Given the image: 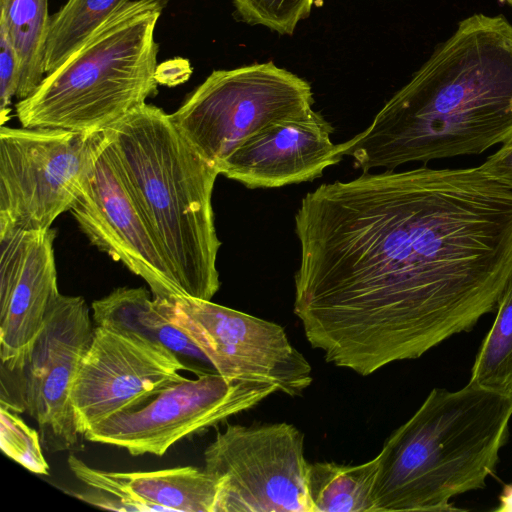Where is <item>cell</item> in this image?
<instances>
[{
  "instance_id": "cell-8",
  "label": "cell",
  "mask_w": 512,
  "mask_h": 512,
  "mask_svg": "<svg viewBox=\"0 0 512 512\" xmlns=\"http://www.w3.org/2000/svg\"><path fill=\"white\" fill-rule=\"evenodd\" d=\"M103 137L101 132L0 128V235L46 230L69 211Z\"/></svg>"
},
{
  "instance_id": "cell-15",
  "label": "cell",
  "mask_w": 512,
  "mask_h": 512,
  "mask_svg": "<svg viewBox=\"0 0 512 512\" xmlns=\"http://www.w3.org/2000/svg\"><path fill=\"white\" fill-rule=\"evenodd\" d=\"M332 125L318 112L277 121L238 147L219 174L247 188H277L311 181L343 159Z\"/></svg>"
},
{
  "instance_id": "cell-16",
  "label": "cell",
  "mask_w": 512,
  "mask_h": 512,
  "mask_svg": "<svg viewBox=\"0 0 512 512\" xmlns=\"http://www.w3.org/2000/svg\"><path fill=\"white\" fill-rule=\"evenodd\" d=\"M91 309L95 326L133 332L162 344L196 376L217 373L186 334L162 315L145 288H116L93 301Z\"/></svg>"
},
{
  "instance_id": "cell-3",
  "label": "cell",
  "mask_w": 512,
  "mask_h": 512,
  "mask_svg": "<svg viewBox=\"0 0 512 512\" xmlns=\"http://www.w3.org/2000/svg\"><path fill=\"white\" fill-rule=\"evenodd\" d=\"M114 162L183 296L220 288L212 193L219 171L169 114L143 104L104 130Z\"/></svg>"
},
{
  "instance_id": "cell-9",
  "label": "cell",
  "mask_w": 512,
  "mask_h": 512,
  "mask_svg": "<svg viewBox=\"0 0 512 512\" xmlns=\"http://www.w3.org/2000/svg\"><path fill=\"white\" fill-rule=\"evenodd\" d=\"M204 463L219 488L215 512H313L304 435L292 424H227Z\"/></svg>"
},
{
  "instance_id": "cell-28",
  "label": "cell",
  "mask_w": 512,
  "mask_h": 512,
  "mask_svg": "<svg viewBox=\"0 0 512 512\" xmlns=\"http://www.w3.org/2000/svg\"><path fill=\"white\" fill-rule=\"evenodd\" d=\"M498 500L499 505L494 509L496 512H512V483L503 486Z\"/></svg>"
},
{
  "instance_id": "cell-2",
  "label": "cell",
  "mask_w": 512,
  "mask_h": 512,
  "mask_svg": "<svg viewBox=\"0 0 512 512\" xmlns=\"http://www.w3.org/2000/svg\"><path fill=\"white\" fill-rule=\"evenodd\" d=\"M512 139V24L473 14L380 109L340 143L363 172L478 155Z\"/></svg>"
},
{
  "instance_id": "cell-4",
  "label": "cell",
  "mask_w": 512,
  "mask_h": 512,
  "mask_svg": "<svg viewBox=\"0 0 512 512\" xmlns=\"http://www.w3.org/2000/svg\"><path fill=\"white\" fill-rule=\"evenodd\" d=\"M511 419L512 396L470 382L432 389L376 456L373 512L459 510L451 499L485 488Z\"/></svg>"
},
{
  "instance_id": "cell-5",
  "label": "cell",
  "mask_w": 512,
  "mask_h": 512,
  "mask_svg": "<svg viewBox=\"0 0 512 512\" xmlns=\"http://www.w3.org/2000/svg\"><path fill=\"white\" fill-rule=\"evenodd\" d=\"M169 0H130L15 106L22 127L101 132L157 94L154 32Z\"/></svg>"
},
{
  "instance_id": "cell-18",
  "label": "cell",
  "mask_w": 512,
  "mask_h": 512,
  "mask_svg": "<svg viewBox=\"0 0 512 512\" xmlns=\"http://www.w3.org/2000/svg\"><path fill=\"white\" fill-rule=\"evenodd\" d=\"M51 16L48 0H0V26L7 32L20 62L16 97H29L44 79L45 51Z\"/></svg>"
},
{
  "instance_id": "cell-1",
  "label": "cell",
  "mask_w": 512,
  "mask_h": 512,
  "mask_svg": "<svg viewBox=\"0 0 512 512\" xmlns=\"http://www.w3.org/2000/svg\"><path fill=\"white\" fill-rule=\"evenodd\" d=\"M295 233L306 339L368 376L496 310L512 275V190L479 166L363 172L307 193Z\"/></svg>"
},
{
  "instance_id": "cell-23",
  "label": "cell",
  "mask_w": 512,
  "mask_h": 512,
  "mask_svg": "<svg viewBox=\"0 0 512 512\" xmlns=\"http://www.w3.org/2000/svg\"><path fill=\"white\" fill-rule=\"evenodd\" d=\"M315 0H232L237 18L280 35H292L309 17Z\"/></svg>"
},
{
  "instance_id": "cell-17",
  "label": "cell",
  "mask_w": 512,
  "mask_h": 512,
  "mask_svg": "<svg viewBox=\"0 0 512 512\" xmlns=\"http://www.w3.org/2000/svg\"><path fill=\"white\" fill-rule=\"evenodd\" d=\"M119 473L129 492L151 511L215 512L219 488L204 468Z\"/></svg>"
},
{
  "instance_id": "cell-24",
  "label": "cell",
  "mask_w": 512,
  "mask_h": 512,
  "mask_svg": "<svg viewBox=\"0 0 512 512\" xmlns=\"http://www.w3.org/2000/svg\"><path fill=\"white\" fill-rule=\"evenodd\" d=\"M0 447L4 454L28 471L49 474L39 431L27 425L19 413L0 406Z\"/></svg>"
},
{
  "instance_id": "cell-6",
  "label": "cell",
  "mask_w": 512,
  "mask_h": 512,
  "mask_svg": "<svg viewBox=\"0 0 512 512\" xmlns=\"http://www.w3.org/2000/svg\"><path fill=\"white\" fill-rule=\"evenodd\" d=\"M309 82L272 61L214 70L172 114L193 148L218 170L267 126L310 112Z\"/></svg>"
},
{
  "instance_id": "cell-12",
  "label": "cell",
  "mask_w": 512,
  "mask_h": 512,
  "mask_svg": "<svg viewBox=\"0 0 512 512\" xmlns=\"http://www.w3.org/2000/svg\"><path fill=\"white\" fill-rule=\"evenodd\" d=\"M189 367L170 349L142 335L95 326L72 390L79 435L107 418L138 408L183 380Z\"/></svg>"
},
{
  "instance_id": "cell-20",
  "label": "cell",
  "mask_w": 512,
  "mask_h": 512,
  "mask_svg": "<svg viewBox=\"0 0 512 512\" xmlns=\"http://www.w3.org/2000/svg\"><path fill=\"white\" fill-rule=\"evenodd\" d=\"M129 1L68 0L50 19L45 73L61 66L111 14Z\"/></svg>"
},
{
  "instance_id": "cell-7",
  "label": "cell",
  "mask_w": 512,
  "mask_h": 512,
  "mask_svg": "<svg viewBox=\"0 0 512 512\" xmlns=\"http://www.w3.org/2000/svg\"><path fill=\"white\" fill-rule=\"evenodd\" d=\"M92 320L82 296L60 293L28 348L0 365V406L34 419L50 452L69 450L79 439L71 396L93 338Z\"/></svg>"
},
{
  "instance_id": "cell-25",
  "label": "cell",
  "mask_w": 512,
  "mask_h": 512,
  "mask_svg": "<svg viewBox=\"0 0 512 512\" xmlns=\"http://www.w3.org/2000/svg\"><path fill=\"white\" fill-rule=\"evenodd\" d=\"M20 82V62L13 44L0 26V122L9 119L10 105L16 97Z\"/></svg>"
},
{
  "instance_id": "cell-21",
  "label": "cell",
  "mask_w": 512,
  "mask_h": 512,
  "mask_svg": "<svg viewBox=\"0 0 512 512\" xmlns=\"http://www.w3.org/2000/svg\"><path fill=\"white\" fill-rule=\"evenodd\" d=\"M469 382L512 396V275L498 301L495 320L476 354Z\"/></svg>"
},
{
  "instance_id": "cell-19",
  "label": "cell",
  "mask_w": 512,
  "mask_h": 512,
  "mask_svg": "<svg viewBox=\"0 0 512 512\" xmlns=\"http://www.w3.org/2000/svg\"><path fill=\"white\" fill-rule=\"evenodd\" d=\"M377 457L357 465L309 463L307 488L313 512H373Z\"/></svg>"
},
{
  "instance_id": "cell-13",
  "label": "cell",
  "mask_w": 512,
  "mask_h": 512,
  "mask_svg": "<svg viewBox=\"0 0 512 512\" xmlns=\"http://www.w3.org/2000/svg\"><path fill=\"white\" fill-rule=\"evenodd\" d=\"M91 244L149 285L153 297H184L103 137L70 210Z\"/></svg>"
},
{
  "instance_id": "cell-14",
  "label": "cell",
  "mask_w": 512,
  "mask_h": 512,
  "mask_svg": "<svg viewBox=\"0 0 512 512\" xmlns=\"http://www.w3.org/2000/svg\"><path fill=\"white\" fill-rule=\"evenodd\" d=\"M54 229L0 235V362L19 357L41 331L60 295Z\"/></svg>"
},
{
  "instance_id": "cell-22",
  "label": "cell",
  "mask_w": 512,
  "mask_h": 512,
  "mask_svg": "<svg viewBox=\"0 0 512 512\" xmlns=\"http://www.w3.org/2000/svg\"><path fill=\"white\" fill-rule=\"evenodd\" d=\"M72 473L89 488L74 496L91 505L115 511H151L128 490L119 472H106L88 466L74 454L68 457Z\"/></svg>"
},
{
  "instance_id": "cell-11",
  "label": "cell",
  "mask_w": 512,
  "mask_h": 512,
  "mask_svg": "<svg viewBox=\"0 0 512 512\" xmlns=\"http://www.w3.org/2000/svg\"><path fill=\"white\" fill-rule=\"evenodd\" d=\"M278 391L269 382L226 378L218 373L184 378L144 405L115 414L83 435L133 456H163L171 446L246 411Z\"/></svg>"
},
{
  "instance_id": "cell-26",
  "label": "cell",
  "mask_w": 512,
  "mask_h": 512,
  "mask_svg": "<svg viewBox=\"0 0 512 512\" xmlns=\"http://www.w3.org/2000/svg\"><path fill=\"white\" fill-rule=\"evenodd\" d=\"M479 167L512 190V139L503 143Z\"/></svg>"
},
{
  "instance_id": "cell-10",
  "label": "cell",
  "mask_w": 512,
  "mask_h": 512,
  "mask_svg": "<svg viewBox=\"0 0 512 512\" xmlns=\"http://www.w3.org/2000/svg\"><path fill=\"white\" fill-rule=\"evenodd\" d=\"M154 298L162 315L186 334L218 374L273 383L290 396L311 384L309 362L280 325L211 300Z\"/></svg>"
},
{
  "instance_id": "cell-27",
  "label": "cell",
  "mask_w": 512,
  "mask_h": 512,
  "mask_svg": "<svg viewBox=\"0 0 512 512\" xmlns=\"http://www.w3.org/2000/svg\"><path fill=\"white\" fill-rule=\"evenodd\" d=\"M192 71L187 59L174 58L157 65L155 79L158 84L174 87L186 82Z\"/></svg>"
},
{
  "instance_id": "cell-29",
  "label": "cell",
  "mask_w": 512,
  "mask_h": 512,
  "mask_svg": "<svg viewBox=\"0 0 512 512\" xmlns=\"http://www.w3.org/2000/svg\"><path fill=\"white\" fill-rule=\"evenodd\" d=\"M505 2L512 7V0H505Z\"/></svg>"
}]
</instances>
